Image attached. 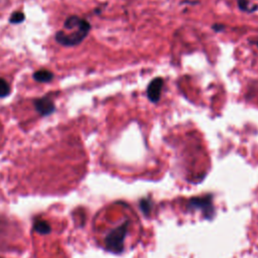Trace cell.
I'll use <instances>...</instances> for the list:
<instances>
[{"instance_id":"6da1fadb","label":"cell","mask_w":258,"mask_h":258,"mask_svg":"<svg viewBox=\"0 0 258 258\" xmlns=\"http://www.w3.org/2000/svg\"><path fill=\"white\" fill-rule=\"evenodd\" d=\"M89 32L88 22L78 17H71L65 22L64 30L57 33L56 40L64 46H76L87 37Z\"/></svg>"},{"instance_id":"7a4b0ae2","label":"cell","mask_w":258,"mask_h":258,"mask_svg":"<svg viewBox=\"0 0 258 258\" xmlns=\"http://www.w3.org/2000/svg\"><path fill=\"white\" fill-rule=\"evenodd\" d=\"M129 222L123 223L118 228L112 230L105 239L106 248L113 253H120L124 248V239L128 231Z\"/></svg>"},{"instance_id":"3957f363","label":"cell","mask_w":258,"mask_h":258,"mask_svg":"<svg viewBox=\"0 0 258 258\" xmlns=\"http://www.w3.org/2000/svg\"><path fill=\"white\" fill-rule=\"evenodd\" d=\"M190 205L194 209H201V211H203L207 217H211L213 215V205L211 197L194 198L190 201Z\"/></svg>"},{"instance_id":"277c9868","label":"cell","mask_w":258,"mask_h":258,"mask_svg":"<svg viewBox=\"0 0 258 258\" xmlns=\"http://www.w3.org/2000/svg\"><path fill=\"white\" fill-rule=\"evenodd\" d=\"M162 87H163V80L161 78H155L149 83L147 87V97L151 102L156 103L159 101Z\"/></svg>"},{"instance_id":"5b68a950","label":"cell","mask_w":258,"mask_h":258,"mask_svg":"<svg viewBox=\"0 0 258 258\" xmlns=\"http://www.w3.org/2000/svg\"><path fill=\"white\" fill-rule=\"evenodd\" d=\"M36 109L42 115H49L55 111V104L49 98H42L36 101Z\"/></svg>"},{"instance_id":"8992f818","label":"cell","mask_w":258,"mask_h":258,"mask_svg":"<svg viewBox=\"0 0 258 258\" xmlns=\"http://www.w3.org/2000/svg\"><path fill=\"white\" fill-rule=\"evenodd\" d=\"M53 77H54L53 73L48 70H40L36 72L34 75L35 80H37L40 83H48L53 79Z\"/></svg>"},{"instance_id":"52a82bcc","label":"cell","mask_w":258,"mask_h":258,"mask_svg":"<svg viewBox=\"0 0 258 258\" xmlns=\"http://www.w3.org/2000/svg\"><path fill=\"white\" fill-rule=\"evenodd\" d=\"M35 229H36L37 232H39L41 234H48V233L51 232L50 224L47 221L42 220V219L37 220L35 222Z\"/></svg>"},{"instance_id":"ba28073f","label":"cell","mask_w":258,"mask_h":258,"mask_svg":"<svg viewBox=\"0 0 258 258\" xmlns=\"http://www.w3.org/2000/svg\"><path fill=\"white\" fill-rule=\"evenodd\" d=\"M11 92V88L9 83L5 80L0 78V97L4 98L7 97Z\"/></svg>"},{"instance_id":"9c48e42d","label":"cell","mask_w":258,"mask_h":258,"mask_svg":"<svg viewBox=\"0 0 258 258\" xmlns=\"http://www.w3.org/2000/svg\"><path fill=\"white\" fill-rule=\"evenodd\" d=\"M25 21V15L23 13H15L11 18V23L21 24Z\"/></svg>"}]
</instances>
